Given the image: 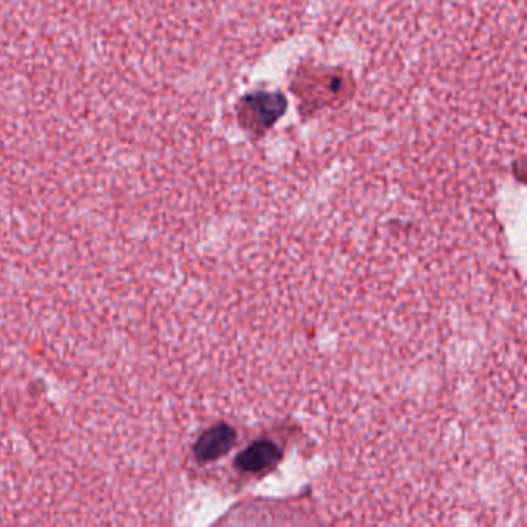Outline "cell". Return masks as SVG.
I'll list each match as a JSON object with an SVG mask.
<instances>
[{"mask_svg":"<svg viewBox=\"0 0 527 527\" xmlns=\"http://www.w3.org/2000/svg\"><path fill=\"white\" fill-rule=\"evenodd\" d=\"M280 456H282V450L276 442L260 439L237 456L235 466L244 473H258L276 466Z\"/></svg>","mask_w":527,"mask_h":527,"instance_id":"2","label":"cell"},{"mask_svg":"<svg viewBox=\"0 0 527 527\" xmlns=\"http://www.w3.org/2000/svg\"><path fill=\"white\" fill-rule=\"evenodd\" d=\"M237 434L229 425H215L209 428L196 441L194 447V453L196 461L210 462L219 459L220 456L228 453L235 444Z\"/></svg>","mask_w":527,"mask_h":527,"instance_id":"1","label":"cell"}]
</instances>
